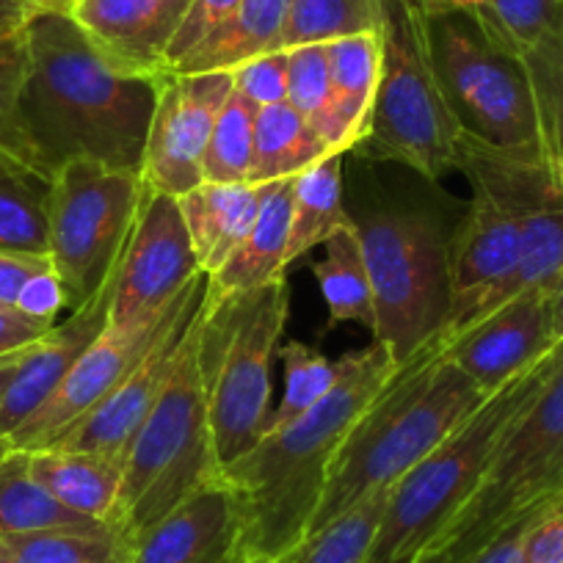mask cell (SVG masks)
<instances>
[{
  "label": "cell",
  "mask_w": 563,
  "mask_h": 563,
  "mask_svg": "<svg viewBox=\"0 0 563 563\" xmlns=\"http://www.w3.org/2000/svg\"><path fill=\"white\" fill-rule=\"evenodd\" d=\"M29 75L18 124L23 161L56 177L69 161L141 175L158 78L119 73L69 14L42 12L25 25Z\"/></svg>",
  "instance_id": "1"
},
{
  "label": "cell",
  "mask_w": 563,
  "mask_h": 563,
  "mask_svg": "<svg viewBox=\"0 0 563 563\" xmlns=\"http://www.w3.org/2000/svg\"><path fill=\"white\" fill-rule=\"evenodd\" d=\"M340 362L338 384L321 404L221 470L241 525L238 561L279 563L307 539L340 448L398 371L376 340Z\"/></svg>",
  "instance_id": "2"
},
{
  "label": "cell",
  "mask_w": 563,
  "mask_h": 563,
  "mask_svg": "<svg viewBox=\"0 0 563 563\" xmlns=\"http://www.w3.org/2000/svg\"><path fill=\"white\" fill-rule=\"evenodd\" d=\"M445 338L437 334L411 360L400 362L340 448L310 533L367 497L393 489L489 398L445 360Z\"/></svg>",
  "instance_id": "3"
},
{
  "label": "cell",
  "mask_w": 563,
  "mask_h": 563,
  "mask_svg": "<svg viewBox=\"0 0 563 563\" xmlns=\"http://www.w3.org/2000/svg\"><path fill=\"white\" fill-rule=\"evenodd\" d=\"M561 356L563 340L492 393L389 489L367 563H415L434 550L448 525L475 495L511 422L544 389Z\"/></svg>",
  "instance_id": "4"
},
{
  "label": "cell",
  "mask_w": 563,
  "mask_h": 563,
  "mask_svg": "<svg viewBox=\"0 0 563 563\" xmlns=\"http://www.w3.org/2000/svg\"><path fill=\"white\" fill-rule=\"evenodd\" d=\"M290 290L274 279L208 299L199 312V373L221 470L249 451L271 417V365L288 327Z\"/></svg>",
  "instance_id": "5"
},
{
  "label": "cell",
  "mask_w": 563,
  "mask_h": 563,
  "mask_svg": "<svg viewBox=\"0 0 563 563\" xmlns=\"http://www.w3.org/2000/svg\"><path fill=\"white\" fill-rule=\"evenodd\" d=\"M122 467L117 508V530L122 539L150 528L199 489L221 481L199 373V316L191 323L169 384L135 431Z\"/></svg>",
  "instance_id": "6"
},
{
  "label": "cell",
  "mask_w": 563,
  "mask_h": 563,
  "mask_svg": "<svg viewBox=\"0 0 563 563\" xmlns=\"http://www.w3.org/2000/svg\"><path fill=\"white\" fill-rule=\"evenodd\" d=\"M462 124L442 91L426 12L409 0H382V80L371 130L354 153L395 161L437 183L459 169Z\"/></svg>",
  "instance_id": "7"
},
{
  "label": "cell",
  "mask_w": 563,
  "mask_h": 563,
  "mask_svg": "<svg viewBox=\"0 0 563 563\" xmlns=\"http://www.w3.org/2000/svg\"><path fill=\"white\" fill-rule=\"evenodd\" d=\"M376 305L373 340L406 362L445 327L451 305V243L434 216L382 208L356 221Z\"/></svg>",
  "instance_id": "8"
},
{
  "label": "cell",
  "mask_w": 563,
  "mask_h": 563,
  "mask_svg": "<svg viewBox=\"0 0 563 563\" xmlns=\"http://www.w3.org/2000/svg\"><path fill=\"white\" fill-rule=\"evenodd\" d=\"M550 500L563 503V356L511 422L475 495L431 552H442L448 563L467 561L508 522Z\"/></svg>",
  "instance_id": "9"
},
{
  "label": "cell",
  "mask_w": 563,
  "mask_h": 563,
  "mask_svg": "<svg viewBox=\"0 0 563 563\" xmlns=\"http://www.w3.org/2000/svg\"><path fill=\"white\" fill-rule=\"evenodd\" d=\"M442 91L464 133L506 153H539L533 97L522 58L497 47L467 12H426Z\"/></svg>",
  "instance_id": "10"
},
{
  "label": "cell",
  "mask_w": 563,
  "mask_h": 563,
  "mask_svg": "<svg viewBox=\"0 0 563 563\" xmlns=\"http://www.w3.org/2000/svg\"><path fill=\"white\" fill-rule=\"evenodd\" d=\"M141 199V177L97 161H69L51 188V265L78 310L102 288L122 254Z\"/></svg>",
  "instance_id": "11"
},
{
  "label": "cell",
  "mask_w": 563,
  "mask_h": 563,
  "mask_svg": "<svg viewBox=\"0 0 563 563\" xmlns=\"http://www.w3.org/2000/svg\"><path fill=\"white\" fill-rule=\"evenodd\" d=\"M456 172L492 188L519 224L522 254L497 296V307L528 290L550 288L563 268V188L544 158L539 153H506L462 130Z\"/></svg>",
  "instance_id": "12"
},
{
  "label": "cell",
  "mask_w": 563,
  "mask_h": 563,
  "mask_svg": "<svg viewBox=\"0 0 563 563\" xmlns=\"http://www.w3.org/2000/svg\"><path fill=\"white\" fill-rule=\"evenodd\" d=\"M199 271L177 197L141 183L139 210L113 268L108 323L141 321L169 310Z\"/></svg>",
  "instance_id": "13"
},
{
  "label": "cell",
  "mask_w": 563,
  "mask_h": 563,
  "mask_svg": "<svg viewBox=\"0 0 563 563\" xmlns=\"http://www.w3.org/2000/svg\"><path fill=\"white\" fill-rule=\"evenodd\" d=\"M197 276H194V279H197ZM191 282H188V285H191ZM186 290L172 301L169 310L158 312V316L141 318V321L133 323H122V327H111V323H108V327L97 334L95 343H91L89 349L78 356V362L69 367V373L64 376V382L58 384L56 393H53L12 437L3 440V448H7V451L31 453L53 445L69 426H75L86 411L95 409V406L100 404V400L106 398V395L111 393L135 365H139L141 356L153 349L155 340L161 338V332L169 327L172 316H175L177 307H180Z\"/></svg>",
  "instance_id": "14"
},
{
  "label": "cell",
  "mask_w": 563,
  "mask_h": 563,
  "mask_svg": "<svg viewBox=\"0 0 563 563\" xmlns=\"http://www.w3.org/2000/svg\"><path fill=\"white\" fill-rule=\"evenodd\" d=\"M208 294V274H199L188 285L180 307L172 316L169 327L161 332L153 349L141 356L139 365L100 400L91 411H86L75 426H69L53 445L62 451L100 453V456L124 459L135 431L147 420L155 400L161 398L164 387L169 384L177 362H180L183 345H186L191 323L197 321L199 310Z\"/></svg>",
  "instance_id": "15"
},
{
  "label": "cell",
  "mask_w": 563,
  "mask_h": 563,
  "mask_svg": "<svg viewBox=\"0 0 563 563\" xmlns=\"http://www.w3.org/2000/svg\"><path fill=\"white\" fill-rule=\"evenodd\" d=\"M230 91V73L161 75L139 175L144 186L169 197L202 186L205 147Z\"/></svg>",
  "instance_id": "16"
},
{
  "label": "cell",
  "mask_w": 563,
  "mask_h": 563,
  "mask_svg": "<svg viewBox=\"0 0 563 563\" xmlns=\"http://www.w3.org/2000/svg\"><path fill=\"white\" fill-rule=\"evenodd\" d=\"M467 183L473 197L451 241V305L440 332L445 343L495 312L497 296L522 254V238L511 210L481 180L467 177Z\"/></svg>",
  "instance_id": "17"
},
{
  "label": "cell",
  "mask_w": 563,
  "mask_h": 563,
  "mask_svg": "<svg viewBox=\"0 0 563 563\" xmlns=\"http://www.w3.org/2000/svg\"><path fill=\"white\" fill-rule=\"evenodd\" d=\"M552 345L555 338L547 312V290H528L459 332L448 343L445 360L481 393L492 395L536 365Z\"/></svg>",
  "instance_id": "18"
},
{
  "label": "cell",
  "mask_w": 563,
  "mask_h": 563,
  "mask_svg": "<svg viewBox=\"0 0 563 563\" xmlns=\"http://www.w3.org/2000/svg\"><path fill=\"white\" fill-rule=\"evenodd\" d=\"M238 536L235 497L224 481H216L122 539L119 563H238Z\"/></svg>",
  "instance_id": "19"
},
{
  "label": "cell",
  "mask_w": 563,
  "mask_h": 563,
  "mask_svg": "<svg viewBox=\"0 0 563 563\" xmlns=\"http://www.w3.org/2000/svg\"><path fill=\"white\" fill-rule=\"evenodd\" d=\"M188 7L191 0H80L73 18L119 73L161 78Z\"/></svg>",
  "instance_id": "20"
},
{
  "label": "cell",
  "mask_w": 563,
  "mask_h": 563,
  "mask_svg": "<svg viewBox=\"0 0 563 563\" xmlns=\"http://www.w3.org/2000/svg\"><path fill=\"white\" fill-rule=\"evenodd\" d=\"M117 268V265H113ZM113 296V271L108 282L89 301L69 312L67 321L56 323L40 343L29 349L20 362L12 384H9L3 404H0V445L56 393L58 384L78 362V356L95 343L97 334L108 327Z\"/></svg>",
  "instance_id": "21"
},
{
  "label": "cell",
  "mask_w": 563,
  "mask_h": 563,
  "mask_svg": "<svg viewBox=\"0 0 563 563\" xmlns=\"http://www.w3.org/2000/svg\"><path fill=\"white\" fill-rule=\"evenodd\" d=\"M290 202H294V177L265 183L263 205L230 257L208 274V299L263 288L274 279H285V249L290 235Z\"/></svg>",
  "instance_id": "22"
},
{
  "label": "cell",
  "mask_w": 563,
  "mask_h": 563,
  "mask_svg": "<svg viewBox=\"0 0 563 563\" xmlns=\"http://www.w3.org/2000/svg\"><path fill=\"white\" fill-rule=\"evenodd\" d=\"M263 191L254 183H202L177 197L199 271L213 274L230 257L257 219Z\"/></svg>",
  "instance_id": "23"
},
{
  "label": "cell",
  "mask_w": 563,
  "mask_h": 563,
  "mask_svg": "<svg viewBox=\"0 0 563 563\" xmlns=\"http://www.w3.org/2000/svg\"><path fill=\"white\" fill-rule=\"evenodd\" d=\"M29 470L62 506L117 530L122 459L42 448L29 453Z\"/></svg>",
  "instance_id": "24"
},
{
  "label": "cell",
  "mask_w": 563,
  "mask_h": 563,
  "mask_svg": "<svg viewBox=\"0 0 563 563\" xmlns=\"http://www.w3.org/2000/svg\"><path fill=\"white\" fill-rule=\"evenodd\" d=\"M290 0H243L241 9L202 45L183 56L169 73H232L265 53L282 51V31Z\"/></svg>",
  "instance_id": "25"
},
{
  "label": "cell",
  "mask_w": 563,
  "mask_h": 563,
  "mask_svg": "<svg viewBox=\"0 0 563 563\" xmlns=\"http://www.w3.org/2000/svg\"><path fill=\"white\" fill-rule=\"evenodd\" d=\"M53 177L0 150V252L51 260Z\"/></svg>",
  "instance_id": "26"
},
{
  "label": "cell",
  "mask_w": 563,
  "mask_h": 563,
  "mask_svg": "<svg viewBox=\"0 0 563 563\" xmlns=\"http://www.w3.org/2000/svg\"><path fill=\"white\" fill-rule=\"evenodd\" d=\"M343 158L345 153H332L294 177L285 271L316 246H323L334 232L354 224L343 208Z\"/></svg>",
  "instance_id": "27"
},
{
  "label": "cell",
  "mask_w": 563,
  "mask_h": 563,
  "mask_svg": "<svg viewBox=\"0 0 563 563\" xmlns=\"http://www.w3.org/2000/svg\"><path fill=\"white\" fill-rule=\"evenodd\" d=\"M332 153L334 150L288 100L260 108L254 122V158L249 183L265 186V183L299 177Z\"/></svg>",
  "instance_id": "28"
},
{
  "label": "cell",
  "mask_w": 563,
  "mask_h": 563,
  "mask_svg": "<svg viewBox=\"0 0 563 563\" xmlns=\"http://www.w3.org/2000/svg\"><path fill=\"white\" fill-rule=\"evenodd\" d=\"M327 56L332 69L334 108L354 153L371 130L376 106L382 80V29L327 42Z\"/></svg>",
  "instance_id": "29"
},
{
  "label": "cell",
  "mask_w": 563,
  "mask_h": 563,
  "mask_svg": "<svg viewBox=\"0 0 563 563\" xmlns=\"http://www.w3.org/2000/svg\"><path fill=\"white\" fill-rule=\"evenodd\" d=\"M327 254L310 265L329 307V327L340 323H360L373 334L376 329V305H373V285L367 274L365 254L356 224L334 232L327 243Z\"/></svg>",
  "instance_id": "30"
},
{
  "label": "cell",
  "mask_w": 563,
  "mask_h": 563,
  "mask_svg": "<svg viewBox=\"0 0 563 563\" xmlns=\"http://www.w3.org/2000/svg\"><path fill=\"white\" fill-rule=\"evenodd\" d=\"M91 522L56 500L29 470V453L7 451L0 456V539L45 533V530H97Z\"/></svg>",
  "instance_id": "31"
},
{
  "label": "cell",
  "mask_w": 563,
  "mask_h": 563,
  "mask_svg": "<svg viewBox=\"0 0 563 563\" xmlns=\"http://www.w3.org/2000/svg\"><path fill=\"white\" fill-rule=\"evenodd\" d=\"M519 58L533 97L541 158L563 188V18Z\"/></svg>",
  "instance_id": "32"
},
{
  "label": "cell",
  "mask_w": 563,
  "mask_h": 563,
  "mask_svg": "<svg viewBox=\"0 0 563 563\" xmlns=\"http://www.w3.org/2000/svg\"><path fill=\"white\" fill-rule=\"evenodd\" d=\"M288 102L318 130L334 153H351L334 108L332 69L327 45H301L288 51Z\"/></svg>",
  "instance_id": "33"
},
{
  "label": "cell",
  "mask_w": 563,
  "mask_h": 563,
  "mask_svg": "<svg viewBox=\"0 0 563 563\" xmlns=\"http://www.w3.org/2000/svg\"><path fill=\"white\" fill-rule=\"evenodd\" d=\"M382 29V0H290L282 51Z\"/></svg>",
  "instance_id": "34"
},
{
  "label": "cell",
  "mask_w": 563,
  "mask_h": 563,
  "mask_svg": "<svg viewBox=\"0 0 563 563\" xmlns=\"http://www.w3.org/2000/svg\"><path fill=\"white\" fill-rule=\"evenodd\" d=\"M467 12L503 51L522 56L563 18V0H445Z\"/></svg>",
  "instance_id": "35"
},
{
  "label": "cell",
  "mask_w": 563,
  "mask_h": 563,
  "mask_svg": "<svg viewBox=\"0 0 563 563\" xmlns=\"http://www.w3.org/2000/svg\"><path fill=\"white\" fill-rule=\"evenodd\" d=\"M389 489L367 497L365 503L351 508L343 517L332 519L327 528L307 536L296 550L279 563H367L371 547L376 541Z\"/></svg>",
  "instance_id": "36"
},
{
  "label": "cell",
  "mask_w": 563,
  "mask_h": 563,
  "mask_svg": "<svg viewBox=\"0 0 563 563\" xmlns=\"http://www.w3.org/2000/svg\"><path fill=\"white\" fill-rule=\"evenodd\" d=\"M279 360L285 365V395H282L279 406L271 411L260 437L285 429L296 417L307 415L312 406L321 404L332 393V387L340 378V371H343V362L329 360L321 351H316L307 343H299V340L282 343Z\"/></svg>",
  "instance_id": "37"
},
{
  "label": "cell",
  "mask_w": 563,
  "mask_h": 563,
  "mask_svg": "<svg viewBox=\"0 0 563 563\" xmlns=\"http://www.w3.org/2000/svg\"><path fill=\"white\" fill-rule=\"evenodd\" d=\"M257 106L238 95L232 86L230 97L221 106L213 133L208 139L202 158L205 183H249L254 158V122Z\"/></svg>",
  "instance_id": "38"
},
{
  "label": "cell",
  "mask_w": 563,
  "mask_h": 563,
  "mask_svg": "<svg viewBox=\"0 0 563 563\" xmlns=\"http://www.w3.org/2000/svg\"><path fill=\"white\" fill-rule=\"evenodd\" d=\"M12 563H119L122 536L113 528L45 530L0 539Z\"/></svg>",
  "instance_id": "39"
},
{
  "label": "cell",
  "mask_w": 563,
  "mask_h": 563,
  "mask_svg": "<svg viewBox=\"0 0 563 563\" xmlns=\"http://www.w3.org/2000/svg\"><path fill=\"white\" fill-rule=\"evenodd\" d=\"M25 75H29V45L23 31L18 36L0 40V150L18 158H23L18 106Z\"/></svg>",
  "instance_id": "40"
},
{
  "label": "cell",
  "mask_w": 563,
  "mask_h": 563,
  "mask_svg": "<svg viewBox=\"0 0 563 563\" xmlns=\"http://www.w3.org/2000/svg\"><path fill=\"white\" fill-rule=\"evenodd\" d=\"M232 86L252 106L268 108L288 100V51H274L232 69Z\"/></svg>",
  "instance_id": "41"
},
{
  "label": "cell",
  "mask_w": 563,
  "mask_h": 563,
  "mask_svg": "<svg viewBox=\"0 0 563 563\" xmlns=\"http://www.w3.org/2000/svg\"><path fill=\"white\" fill-rule=\"evenodd\" d=\"M241 3L243 0H191V7H188L186 18H183L175 40H172L169 56H166L169 69L175 67L183 56H188L194 47L202 45L216 29H221V25L241 9Z\"/></svg>",
  "instance_id": "42"
},
{
  "label": "cell",
  "mask_w": 563,
  "mask_h": 563,
  "mask_svg": "<svg viewBox=\"0 0 563 563\" xmlns=\"http://www.w3.org/2000/svg\"><path fill=\"white\" fill-rule=\"evenodd\" d=\"M558 508H561V500H550L530 508L522 517L508 522L500 533L492 536L478 552H473V555L462 563H525V541H528V533L541 522V519L555 514Z\"/></svg>",
  "instance_id": "43"
},
{
  "label": "cell",
  "mask_w": 563,
  "mask_h": 563,
  "mask_svg": "<svg viewBox=\"0 0 563 563\" xmlns=\"http://www.w3.org/2000/svg\"><path fill=\"white\" fill-rule=\"evenodd\" d=\"M64 307H67V290H64L62 279H58V274L51 265V268L45 271H36V274L25 282L14 310L34 318V321L58 323V312H62Z\"/></svg>",
  "instance_id": "44"
},
{
  "label": "cell",
  "mask_w": 563,
  "mask_h": 563,
  "mask_svg": "<svg viewBox=\"0 0 563 563\" xmlns=\"http://www.w3.org/2000/svg\"><path fill=\"white\" fill-rule=\"evenodd\" d=\"M56 323H42L23 316L14 307H0V356H9L14 351H23L29 345L40 343Z\"/></svg>",
  "instance_id": "45"
},
{
  "label": "cell",
  "mask_w": 563,
  "mask_h": 563,
  "mask_svg": "<svg viewBox=\"0 0 563 563\" xmlns=\"http://www.w3.org/2000/svg\"><path fill=\"white\" fill-rule=\"evenodd\" d=\"M51 268L47 257H23V254L0 252V307H14L25 282L36 271Z\"/></svg>",
  "instance_id": "46"
},
{
  "label": "cell",
  "mask_w": 563,
  "mask_h": 563,
  "mask_svg": "<svg viewBox=\"0 0 563 563\" xmlns=\"http://www.w3.org/2000/svg\"><path fill=\"white\" fill-rule=\"evenodd\" d=\"M34 18V0H0V40L23 34L25 25Z\"/></svg>",
  "instance_id": "47"
},
{
  "label": "cell",
  "mask_w": 563,
  "mask_h": 563,
  "mask_svg": "<svg viewBox=\"0 0 563 563\" xmlns=\"http://www.w3.org/2000/svg\"><path fill=\"white\" fill-rule=\"evenodd\" d=\"M547 312H550V327L555 343L563 340V268L561 274L552 279V285L547 288Z\"/></svg>",
  "instance_id": "48"
},
{
  "label": "cell",
  "mask_w": 563,
  "mask_h": 563,
  "mask_svg": "<svg viewBox=\"0 0 563 563\" xmlns=\"http://www.w3.org/2000/svg\"><path fill=\"white\" fill-rule=\"evenodd\" d=\"M29 349H31V345H29ZM29 349L14 351V354H9V356H0V404H3V395H7L9 384H12L14 373H18L20 362H23V356L29 354ZM0 448H3V445H0ZM3 451H7V448H3Z\"/></svg>",
  "instance_id": "49"
},
{
  "label": "cell",
  "mask_w": 563,
  "mask_h": 563,
  "mask_svg": "<svg viewBox=\"0 0 563 563\" xmlns=\"http://www.w3.org/2000/svg\"><path fill=\"white\" fill-rule=\"evenodd\" d=\"M78 3L80 0H34L36 14L53 12V14H69V18H73V12L78 9Z\"/></svg>",
  "instance_id": "50"
},
{
  "label": "cell",
  "mask_w": 563,
  "mask_h": 563,
  "mask_svg": "<svg viewBox=\"0 0 563 563\" xmlns=\"http://www.w3.org/2000/svg\"><path fill=\"white\" fill-rule=\"evenodd\" d=\"M409 3H411V7L420 9V12H434V9L448 7L445 0H409Z\"/></svg>",
  "instance_id": "51"
},
{
  "label": "cell",
  "mask_w": 563,
  "mask_h": 563,
  "mask_svg": "<svg viewBox=\"0 0 563 563\" xmlns=\"http://www.w3.org/2000/svg\"><path fill=\"white\" fill-rule=\"evenodd\" d=\"M415 563H448V558L442 552H426V555L417 558Z\"/></svg>",
  "instance_id": "52"
},
{
  "label": "cell",
  "mask_w": 563,
  "mask_h": 563,
  "mask_svg": "<svg viewBox=\"0 0 563 563\" xmlns=\"http://www.w3.org/2000/svg\"><path fill=\"white\" fill-rule=\"evenodd\" d=\"M0 563H12L9 561V552H7V547H3V541H0Z\"/></svg>",
  "instance_id": "53"
},
{
  "label": "cell",
  "mask_w": 563,
  "mask_h": 563,
  "mask_svg": "<svg viewBox=\"0 0 563 563\" xmlns=\"http://www.w3.org/2000/svg\"><path fill=\"white\" fill-rule=\"evenodd\" d=\"M3 453H7V451H3V448H0V456H3Z\"/></svg>",
  "instance_id": "54"
},
{
  "label": "cell",
  "mask_w": 563,
  "mask_h": 563,
  "mask_svg": "<svg viewBox=\"0 0 563 563\" xmlns=\"http://www.w3.org/2000/svg\"><path fill=\"white\" fill-rule=\"evenodd\" d=\"M238 563H252V561H238Z\"/></svg>",
  "instance_id": "55"
}]
</instances>
